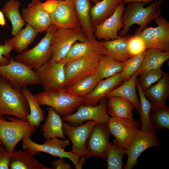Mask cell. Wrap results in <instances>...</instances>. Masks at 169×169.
Listing matches in <instances>:
<instances>
[{"instance_id":"obj_1","label":"cell","mask_w":169,"mask_h":169,"mask_svg":"<svg viewBox=\"0 0 169 169\" xmlns=\"http://www.w3.org/2000/svg\"><path fill=\"white\" fill-rule=\"evenodd\" d=\"M161 3L156 0L145 8L144 6L149 3L134 2L127 3L122 17L124 27L118 32L119 36L126 35L131 26L135 24L139 26L135 34L140 33L147 25L161 14Z\"/></svg>"},{"instance_id":"obj_42","label":"cell","mask_w":169,"mask_h":169,"mask_svg":"<svg viewBox=\"0 0 169 169\" xmlns=\"http://www.w3.org/2000/svg\"><path fill=\"white\" fill-rule=\"evenodd\" d=\"M12 45L6 40L3 44H0V65L8 64L10 61L9 59L12 56L10 53L13 50Z\"/></svg>"},{"instance_id":"obj_35","label":"cell","mask_w":169,"mask_h":169,"mask_svg":"<svg viewBox=\"0 0 169 169\" xmlns=\"http://www.w3.org/2000/svg\"><path fill=\"white\" fill-rule=\"evenodd\" d=\"M21 91L27 99L30 108V114L28 121L36 128H38L41 122L44 120V113L40 107L35 96L26 87L21 89Z\"/></svg>"},{"instance_id":"obj_33","label":"cell","mask_w":169,"mask_h":169,"mask_svg":"<svg viewBox=\"0 0 169 169\" xmlns=\"http://www.w3.org/2000/svg\"><path fill=\"white\" fill-rule=\"evenodd\" d=\"M38 34L32 26L27 24L25 27L21 29L13 38L7 40L12 45L13 49L20 53L27 49Z\"/></svg>"},{"instance_id":"obj_23","label":"cell","mask_w":169,"mask_h":169,"mask_svg":"<svg viewBox=\"0 0 169 169\" xmlns=\"http://www.w3.org/2000/svg\"><path fill=\"white\" fill-rule=\"evenodd\" d=\"M130 37L127 34L124 36H119L114 39L100 41L106 50V55L124 62L133 56L128 49V42Z\"/></svg>"},{"instance_id":"obj_22","label":"cell","mask_w":169,"mask_h":169,"mask_svg":"<svg viewBox=\"0 0 169 169\" xmlns=\"http://www.w3.org/2000/svg\"><path fill=\"white\" fill-rule=\"evenodd\" d=\"M138 74L136 72L130 78L121 85L111 91L105 98L120 96L124 98L131 103L133 107L138 113L140 109V101L136 92V84Z\"/></svg>"},{"instance_id":"obj_49","label":"cell","mask_w":169,"mask_h":169,"mask_svg":"<svg viewBox=\"0 0 169 169\" xmlns=\"http://www.w3.org/2000/svg\"><path fill=\"white\" fill-rule=\"evenodd\" d=\"M2 115L0 114V118H2Z\"/></svg>"},{"instance_id":"obj_15","label":"cell","mask_w":169,"mask_h":169,"mask_svg":"<svg viewBox=\"0 0 169 169\" xmlns=\"http://www.w3.org/2000/svg\"><path fill=\"white\" fill-rule=\"evenodd\" d=\"M106 54V50L100 41L95 38L74 43L65 57L60 62L64 64L71 61L87 58L99 61Z\"/></svg>"},{"instance_id":"obj_16","label":"cell","mask_w":169,"mask_h":169,"mask_svg":"<svg viewBox=\"0 0 169 169\" xmlns=\"http://www.w3.org/2000/svg\"><path fill=\"white\" fill-rule=\"evenodd\" d=\"M98 61L87 58L76 59L67 62L64 66L65 86L76 82L97 71Z\"/></svg>"},{"instance_id":"obj_34","label":"cell","mask_w":169,"mask_h":169,"mask_svg":"<svg viewBox=\"0 0 169 169\" xmlns=\"http://www.w3.org/2000/svg\"><path fill=\"white\" fill-rule=\"evenodd\" d=\"M100 80L96 72L74 84L66 86V89L71 95L84 98L93 90Z\"/></svg>"},{"instance_id":"obj_29","label":"cell","mask_w":169,"mask_h":169,"mask_svg":"<svg viewBox=\"0 0 169 169\" xmlns=\"http://www.w3.org/2000/svg\"><path fill=\"white\" fill-rule=\"evenodd\" d=\"M107 104L108 113L115 118L133 120L132 111L134 108L131 102L120 96L109 98Z\"/></svg>"},{"instance_id":"obj_3","label":"cell","mask_w":169,"mask_h":169,"mask_svg":"<svg viewBox=\"0 0 169 169\" xmlns=\"http://www.w3.org/2000/svg\"><path fill=\"white\" fill-rule=\"evenodd\" d=\"M34 95L40 105L52 108L61 117L72 114L84 102V97L71 95L64 88L44 91Z\"/></svg>"},{"instance_id":"obj_10","label":"cell","mask_w":169,"mask_h":169,"mask_svg":"<svg viewBox=\"0 0 169 169\" xmlns=\"http://www.w3.org/2000/svg\"><path fill=\"white\" fill-rule=\"evenodd\" d=\"M107 100L102 99L96 105L82 104L78 108L75 113L62 117L63 120L74 125L82 124L87 120H93L97 123L107 124L109 116Z\"/></svg>"},{"instance_id":"obj_2","label":"cell","mask_w":169,"mask_h":169,"mask_svg":"<svg viewBox=\"0 0 169 169\" xmlns=\"http://www.w3.org/2000/svg\"><path fill=\"white\" fill-rule=\"evenodd\" d=\"M29 105L21 90L13 87L2 77L0 79V114L13 115L27 120Z\"/></svg>"},{"instance_id":"obj_6","label":"cell","mask_w":169,"mask_h":169,"mask_svg":"<svg viewBox=\"0 0 169 169\" xmlns=\"http://www.w3.org/2000/svg\"><path fill=\"white\" fill-rule=\"evenodd\" d=\"M30 136H27L23 139L22 147L23 150L27 151L33 156L44 152L60 158H68L73 163L77 169L80 157L71 151H65V148L70 145V140L59 139L58 137H54L46 139L44 142L41 144L33 141L30 139Z\"/></svg>"},{"instance_id":"obj_25","label":"cell","mask_w":169,"mask_h":169,"mask_svg":"<svg viewBox=\"0 0 169 169\" xmlns=\"http://www.w3.org/2000/svg\"><path fill=\"white\" fill-rule=\"evenodd\" d=\"M11 169H51L46 166L27 151L14 150L10 154Z\"/></svg>"},{"instance_id":"obj_38","label":"cell","mask_w":169,"mask_h":169,"mask_svg":"<svg viewBox=\"0 0 169 169\" xmlns=\"http://www.w3.org/2000/svg\"><path fill=\"white\" fill-rule=\"evenodd\" d=\"M126 150L120 147L115 143L109 142L106 151L107 168L122 169L124 166L123 157Z\"/></svg>"},{"instance_id":"obj_45","label":"cell","mask_w":169,"mask_h":169,"mask_svg":"<svg viewBox=\"0 0 169 169\" xmlns=\"http://www.w3.org/2000/svg\"><path fill=\"white\" fill-rule=\"evenodd\" d=\"M123 3H125L133 2H152L154 1L159 0L161 2L163 1L164 0H122Z\"/></svg>"},{"instance_id":"obj_26","label":"cell","mask_w":169,"mask_h":169,"mask_svg":"<svg viewBox=\"0 0 169 169\" xmlns=\"http://www.w3.org/2000/svg\"><path fill=\"white\" fill-rule=\"evenodd\" d=\"M153 105H165L169 96V75L165 73L155 85L143 91Z\"/></svg>"},{"instance_id":"obj_43","label":"cell","mask_w":169,"mask_h":169,"mask_svg":"<svg viewBox=\"0 0 169 169\" xmlns=\"http://www.w3.org/2000/svg\"><path fill=\"white\" fill-rule=\"evenodd\" d=\"M3 144H0V169H9L10 155Z\"/></svg>"},{"instance_id":"obj_39","label":"cell","mask_w":169,"mask_h":169,"mask_svg":"<svg viewBox=\"0 0 169 169\" xmlns=\"http://www.w3.org/2000/svg\"><path fill=\"white\" fill-rule=\"evenodd\" d=\"M147 49L144 52L134 55L125 61L123 71L121 72L124 82L129 80L141 66Z\"/></svg>"},{"instance_id":"obj_36","label":"cell","mask_w":169,"mask_h":169,"mask_svg":"<svg viewBox=\"0 0 169 169\" xmlns=\"http://www.w3.org/2000/svg\"><path fill=\"white\" fill-rule=\"evenodd\" d=\"M149 120L156 130L169 129V109L166 105H153L149 114Z\"/></svg>"},{"instance_id":"obj_7","label":"cell","mask_w":169,"mask_h":169,"mask_svg":"<svg viewBox=\"0 0 169 169\" xmlns=\"http://www.w3.org/2000/svg\"><path fill=\"white\" fill-rule=\"evenodd\" d=\"M58 28L51 25L46 31L44 37L33 48L26 49L16 56L14 59L27 65L35 70L50 58L51 42L53 35Z\"/></svg>"},{"instance_id":"obj_47","label":"cell","mask_w":169,"mask_h":169,"mask_svg":"<svg viewBox=\"0 0 169 169\" xmlns=\"http://www.w3.org/2000/svg\"><path fill=\"white\" fill-rule=\"evenodd\" d=\"M91 0L95 4L96 3H97L98 2L100 1V0Z\"/></svg>"},{"instance_id":"obj_18","label":"cell","mask_w":169,"mask_h":169,"mask_svg":"<svg viewBox=\"0 0 169 169\" xmlns=\"http://www.w3.org/2000/svg\"><path fill=\"white\" fill-rule=\"evenodd\" d=\"M123 2L117 7L113 14L94 29V35L98 40L105 41L118 38V32L124 27L122 17L125 8Z\"/></svg>"},{"instance_id":"obj_13","label":"cell","mask_w":169,"mask_h":169,"mask_svg":"<svg viewBox=\"0 0 169 169\" xmlns=\"http://www.w3.org/2000/svg\"><path fill=\"white\" fill-rule=\"evenodd\" d=\"M161 146L156 130L143 131L140 129L126 150L127 160L124 169H132L137 166L139 156L146 149Z\"/></svg>"},{"instance_id":"obj_31","label":"cell","mask_w":169,"mask_h":169,"mask_svg":"<svg viewBox=\"0 0 169 169\" xmlns=\"http://www.w3.org/2000/svg\"><path fill=\"white\" fill-rule=\"evenodd\" d=\"M20 3L18 0H10L4 4L2 9V11L11 23V33L13 37L25 24L20 13Z\"/></svg>"},{"instance_id":"obj_40","label":"cell","mask_w":169,"mask_h":169,"mask_svg":"<svg viewBox=\"0 0 169 169\" xmlns=\"http://www.w3.org/2000/svg\"><path fill=\"white\" fill-rule=\"evenodd\" d=\"M164 73L161 67L159 68L138 75L137 80L141 88L144 91L153 84L157 82Z\"/></svg>"},{"instance_id":"obj_41","label":"cell","mask_w":169,"mask_h":169,"mask_svg":"<svg viewBox=\"0 0 169 169\" xmlns=\"http://www.w3.org/2000/svg\"><path fill=\"white\" fill-rule=\"evenodd\" d=\"M127 46L129 52L132 56L141 53L147 49L142 38L135 34L130 37Z\"/></svg>"},{"instance_id":"obj_17","label":"cell","mask_w":169,"mask_h":169,"mask_svg":"<svg viewBox=\"0 0 169 169\" xmlns=\"http://www.w3.org/2000/svg\"><path fill=\"white\" fill-rule=\"evenodd\" d=\"M49 15L52 24L58 28H81L73 0H58L56 8Z\"/></svg>"},{"instance_id":"obj_9","label":"cell","mask_w":169,"mask_h":169,"mask_svg":"<svg viewBox=\"0 0 169 169\" xmlns=\"http://www.w3.org/2000/svg\"><path fill=\"white\" fill-rule=\"evenodd\" d=\"M157 26L145 28L139 33L147 49H156L169 51V22L161 14L154 20Z\"/></svg>"},{"instance_id":"obj_4","label":"cell","mask_w":169,"mask_h":169,"mask_svg":"<svg viewBox=\"0 0 169 169\" xmlns=\"http://www.w3.org/2000/svg\"><path fill=\"white\" fill-rule=\"evenodd\" d=\"M9 121L0 118V137L7 151L11 154L17 143L30 136L36 128L28 121L17 117L7 116Z\"/></svg>"},{"instance_id":"obj_50","label":"cell","mask_w":169,"mask_h":169,"mask_svg":"<svg viewBox=\"0 0 169 169\" xmlns=\"http://www.w3.org/2000/svg\"></svg>"},{"instance_id":"obj_30","label":"cell","mask_w":169,"mask_h":169,"mask_svg":"<svg viewBox=\"0 0 169 169\" xmlns=\"http://www.w3.org/2000/svg\"><path fill=\"white\" fill-rule=\"evenodd\" d=\"M169 59V51H163L156 49H147L142 64L137 71L138 75L161 68Z\"/></svg>"},{"instance_id":"obj_11","label":"cell","mask_w":169,"mask_h":169,"mask_svg":"<svg viewBox=\"0 0 169 169\" xmlns=\"http://www.w3.org/2000/svg\"><path fill=\"white\" fill-rule=\"evenodd\" d=\"M97 123L93 120H89L78 125H74L67 122L63 123V131L72 142L71 151L73 153L80 157L88 158L91 157L86 148V142L92 129Z\"/></svg>"},{"instance_id":"obj_37","label":"cell","mask_w":169,"mask_h":169,"mask_svg":"<svg viewBox=\"0 0 169 169\" xmlns=\"http://www.w3.org/2000/svg\"><path fill=\"white\" fill-rule=\"evenodd\" d=\"M136 88L138 90L140 97V114L141 125L140 129L143 131H151L156 130L151 126L149 120V114L150 110L153 106L152 104L147 98L143 91L141 88L137 79Z\"/></svg>"},{"instance_id":"obj_44","label":"cell","mask_w":169,"mask_h":169,"mask_svg":"<svg viewBox=\"0 0 169 169\" xmlns=\"http://www.w3.org/2000/svg\"><path fill=\"white\" fill-rule=\"evenodd\" d=\"M53 169H71L72 166L62 158H60L54 161L52 163Z\"/></svg>"},{"instance_id":"obj_14","label":"cell","mask_w":169,"mask_h":169,"mask_svg":"<svg viewBox=\"0 0 169 169\" xmlns=\"http://www.w3.org/2000/svg\"><path fill=\"white\" fill-rule=\"evenodd\" d=\"M64 64L50 59L35 72L44 91L65 86Z\"/></svg>"},{"instance_id":"obj_5","label":"cell","mask_w":169,"mask_h":169,"mask_svg":"<svg viewBox=\"0 0 169 169\" xmlns=\"http://www.w3.org/2000/svg\"><path fill=\"white\" fill-rule=\"evenodd\" d=\"M9 59L8 64L0 65V76L13 87L20 89L28 85L41 84L39 78L33 69L12 56Z\"/></svg>"},{"instance_id":"obj_21","label":"cell","mask_w":169,"mask_h":169,"mask_svg":"<svg viewBox=\"0 0 169 169\" xmlns=\"http://www.w3.org/2000/svg\"><path fill=\"white\" fill-rule=\"evenodd\" d=\"M123 81L122 73L100 80L93 90L84 97L83 104L94 106L97 105L103 98Z\"/></svg>"},{"instance_id":"obj_20","label":"cell","mask_w":169,"mask_h":169,"mask_svg":"<svg viewBox=\"0 0 169 169\" xmlns=\"http://www.w3.org/2000/svg\"><path fill=\"white\" fill-rule=\"evenodd\" d=\"M110 135L106 124L97 123L94 127L86 145L91 156L106 159Z\"/></svg>"},{"instance_id":"obj_24","label":"cell","mask_w":169,"mask_h":169,"mask_svg":"<svg viewBox=\"0 0 169 169\" xmlns=\"http://www.w3.org/2000/svg\"><path fill=\"white\" fill-rule=\"evenodd\" d=\"M122 2V0H102L92 7L90 15L94 28L112 15L118 6Z\"/></svg>"},{"instance_id":"obj_12","label":"cell","mask_w":169,"mask_h":169,"mask_svg":"<svg viewBox=\"0 0 169 169\" xmlns=\"http://www.w3.org/2000/svg\"><path fill=\"white\" fill-rule=\"evenodd\" d=\"M107 125L110 135L115 138V143L126 150L138 132L140 122L137 120L110 117Z\"/></svg>"},{"instance_id":"obj_32","label":"cell","mask_w":169,"mask_h":169,"mask_svg":"<svg viewBox=\"0 0 169 169\" xmlns=\"http://www.w3.org/2000/svg\"><path fill=\"white\" fill-rule=\"evenodd\" d=\"M125 62L118 60L110 56L105 55L99 61L96 73L100 80L121 72Z\"/></svg>"},{"instance_id":"obj_8","label":"cell","mask_w":169,"mask_h":169,"mask_svg":"<svg viewBox=\"0 0 169 169\" xmlns=\"http://www.w3.org/2000/svg\"><path fill=\"white\" fill-rule=\"evenodd\" d=\"M88 39L81 28H58L52 38L50 58L56 61H60L65 57L74 43L78 41L84 42Z\"/></svg>"},{"instance_id":"obj_19","label":"cell","mask_w":169,"mask_h":169,"mask_svg":"<svg viewBox=\"0 0 169 169\" xmlns=\"http://www.w3.org/2000/svg\"><path fill=\"white\" fill-rule=\"evenodd\" d=\"M41 3L40 0H32L22 12L24 22L38 33L46 31L52 24L50 15L41 8Z\"/></svg>"},{"instance_id":"obj_28","label":"cell","mask_w":169,"mask_h":169,"mask_svg":"<svg viewBox=\"0 0 169 169\" xmlns=\"http://www.w3.org/2000/svg\"><path fill=\"white\" fill-rule=\"evenodd\" d=\"M75 12L81 27L88 38H95L94 28L90 21V12L91 0H73Z\"/></svg>"},{"instance_id":"obj_48","label":"cell","mask_w":169,"mask_h":169,"mask_svg":"<svg viewBox=\"0 0 169 169\" xmlns=\"http://www.w3.org/2000/svg\"><path fill=\"white\" fill-rule=\"evenodd\" d=\"M0 144H3L2 141L0 137Z\"/></svg>"},{"instance_id":"obj_27","label":"cell","mask_w":169,"mask_h":169,"mask_svg":"<svg viewBox=\"0 0 169 169\" xmlns=\"http://www.w3.org/2000/svg\"><path fill=\"white\" fill-rule=\"evenodd\" d=\"M48 116L42 126V131L44 138L49 139L54 137L66 139L63 130V120L61 117L52 107L47 109Z\"/></svg>"},{"instance_id":"obj_46","label":"cell","mask_w":169,"mask_h":169,"mask_svg":"<svg viewBox=\"0 0 169 169\" xmlns=\"http://www.w3.org/2000/svg\"><path fill=\"white\" fill-rule=\"evenodd\" d=\"M6 25V23L3 13L0 10V25L4 27Z\"/></svg>"}]
</instances>
